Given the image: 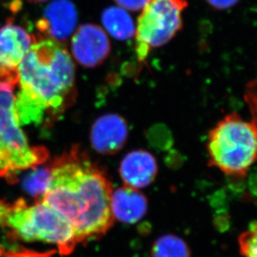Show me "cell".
I'll use <instances>...</instances> for the list:
<instances>
[{"label": "cell", "mask_w": 257, "mask_h": 257, "mask_svg": "<svg viewBox=\"0 0 257 257\" xmlns=\"http://www.w3.org/2000/svg\"><path fill=\"white\" fill-rule=\"evenodd\" d=\"M51 178L40 202L65 218L77 244L104 236L114 224L112 189L101 170L78 149L56 159Z\"/></svg>", "instance_id": "cell-1"}, {"label": "cell", "mask_w": 257, "mask_h": 257, "mask_svg": "<svg viewBox=\"0 0 257 257\" xmlns=\"http://www.w3.org/2000/svg\"><path fill=\"white\" fill-rule=\"evenodd\" d=\"M15 111L20 125L40 124L62 113L74 93V64L64 45L36 41L19 69Z\"/></svg>", "instance_id": "cell-2"}, {"label": "cell", "mask_w": 257, "mask_h": 257, "mask_svg": "<svg viewBox=\"0 0 257 257\" xmlns=\"http://www.w3.org/2000/svg\"><path fill=\"white\" fill-rule=\"evenodd\" d=\"M208 165L226 176L244 178L257 161V125L236 113L223 118L209 132Z\"/></svg>", "instance_id": "cell-3"}, {"label": "cell", "mask_w": 257, "mask_h": 257, "mask_svg": "<svg viewBox=\"0 0 257 257\" xmlns=\"http://www.w3.org/2000/svg\"><path fill=\"white\" fill-rule=\"evenodd\" d=\"M13 240L56 244L60 255H69L76 246L74 230L60 213L41 202L28 205L20 198L9 203L5 229Z\"/></svg>", "instance_id": "cell-4"}, {"label": "cell", "mask_w": 257, "mask_h": 257, "mask_svg": "<svg viewBox=\"0 0 257 257\" xmlns=\"http://www.w3.org/2000/svg\"><path fill=\"white\" fill-rule=\"evenodd\" d=\"M15 87L0 84V177L15 181L18 174L47 161L48 151L29 143L15 111Z\"/></svg>", "instance_id": "cell-5"}, {"label": "cell", "mask_w": 257, "mask_h": 257, "mask_svg": "<svg viewBox=\"0 0 257 257\" xmlns=\"http://www.w3.org/2000/svg\"><path fill=\"white\" fill-rule=\"evenodd\" d=\"M188 5L187 0H149L136 25V52L140 62L182 30V15Z\"/></svg>", "instance_id": "cell-6"}, {"label": "cell", "mask_w": 257, "mask_h": 257, "mask_svg": "<svg viewBox=\"0 0 257 257\" xmlns=\"http://www.w3.org/2000/svg\"><path fill=\"white\" fill-rule=\"evenodd\" d=\"M35 42L27 30L11 21L0 28V84L17 85L19 67Z\"/></svg>", "instance_id": "cell-7"}, {"label": "cell", "mask_w": 257, "mask_h": 257, "mask_svg": "<svg viewBox=\"0 0 257 257\" xmlns=\"http://www.w3.org/2000/svg\"><path fill=\"white\" fill-rule=\"evenodd\" d=\"M110 49L109 38L99 25L84 24L72 35V54L77 62L84 67L99 66L109 56Z\"/></svg>", "instance_id": "cell-8"}, {"label": "cell", "mask_w": 257, "mask_h": 257, "mask_svg": "<svg viewBox=\"0 0 257 257\" xmlns=\"http://www.w3.org/2000/svg\"><path fill=\"white\" fill-rule=\"evenodd\" d=\"M78 24V11L71 0H54L46 6L36 24L45 39L62 44L69 40Z\"/></svg>", "instance_id": "cell-9"}, {"label": "cell", "mask_w": 257, "mask_h": 257, "mask_svg": "<svg viewBox=\"0 0 257 257\" xmlns=\"http://www.w3.org/2000/svg\"><path fill=\"white\" fill-rule=\"evenodd\" d=\"M128 133V125L123 117L116 114H104L93 124L90 142L99 154L113 155L124 147Z\"/></svg>", "instance_id": "cell-10"}, {"label": "cell", "mask_w": 257, "mask_h": 257, "mask_svg": "<svg viewBox=\"0 0 257 257\" xmlns=\"http://www.w3.org/2000/svg\"><path fill=\"white\" fill-rule=\"evenodd\" d=\"M158 171L157 162L146 151H134L122 160L119 173L126 186L134 189L145 188L156 179Z\"/></svg>", "instance_id": "cell-11"}, {"label": "cell", "mask_w": 257, "mask_h": 257, "mask_svg": "<svg viewBox=\"0 0 257 257\" xmlns=\"http://www.w3.org/2000/svg\"><path fill=\"white\" fill-rule=\"evenodd\" d=\"M147 210V199L136 189L124 186L112 192V215L119 221L135 224L146 215Z\"/></svg>", "instance_id": "cell-12"}, {"label": "cell", "mask_w": 257, "mask_h": 257, "mask_svg": "<svg viewBox=\"0 0 257 257\" xmlns=\"http://www.w3.org/2000/svg\"><path fill=\"white\" fill-rule=\"evenodd\" d=\"M101 21L107 32L116 40L126 41L136 35V25L133 19L122 8H106L102 12Z\"/></svg>", "instance_id": "cell-13"}, {"label": "cell", "mask_w": 257, "mask_h": 257, "mask_svg": "<svg viewBox=\"0 0 257 257\" xmlns=\"http://www.w3.org/2000/svg\"><path fill=\"white\" fill-rule=\"evenodd\" d=\"M151 257H191L187 243L176 235H164L155 241Z\"/></svg>", "instance_id": "cell-14"}, {"label": "cell", "mask_w": 257, "mask_h": 257, "mask_svg": "<svg viewBox=\"0 0 257 257\" xmlns=\"http://www.w3.org/2000/svg\"><path fill=\"white\" fill-rule=\"evenodd\" d=\"M34 171L29 174L25 180L23 186L26 192L34 196L36 202H40L45 192L50 186L51 171L50 167H35Z\"/></svg>", "instance_id": "cell-15"}, {"label": "cell", "mask_w": 257, "mask_h": 257, "mask_svg": "<svg viewBox=\"0 0 257 257\" xmlns=\"http://www.w3.org/2000/svg\"><path fill=\"white\" fill-rule=\"evenodd\" d=\"M242 257H257V221H254L238 239Z\"/></svg>", "instance_id": "cell-16"}, {"label": "cell", "mask_w": 257, "mask_h": 257, "mask_svg": "<svg viewBox=\"0 0 257 257\" xmlns=\"http://www.w3.org/2000/svg\"><path fill=\"white\" fill-rule=\"evenodd\" d=\"M245 99L252 115V121L257 125V79L247 84Z\"/></svg>", "instance_id": "cell-17"}, {"label": "cell", "mask_w": 257, "mask_h": 257, "mask_svg": "<svg viewBox=\"0 0 257 257\" xmlns=\"http://www.w3.org/2000/svg\"><path fill=\"white\" fill-rule=\"evenodd\" d=\"M56 253V250H51L45 252H38L35 250L19 247L13 250L5 251V257H52Z\"/></svg>", "instance_id": "cell-18"}, {"label": "cell", "mask_w": 257, "mask_h": 257, "mask_svg": "<svg viewBox=\"0 0 257 257\" xmlns=\"http://www.w3.org/2000/svg\"><path fill=\"white\" fill-rule=\"evenodd\" d=\"M149 0H114L119 7L126 11L137 12L142 10Z\"/></svg>", "instance_id": "cell-19"}, {"label": "cell", "mask_w": 257, "mask_h": 257, "mask_svg": "<svg viewBox=\"0 0 257 257\" xmlns=\"http://www.w3.org/2000/svg\"><path fill=\"white\" fill-rule=\"evenodd\" d=\"M213 10H230L231 8L235 7L240 0H204Z\"/></svg>", "instance_id": "cell-20"}, {"label": "cell", "mask_w": 257, "mask_h": 257, "mask_svg": "<svg viewBox=\"0 0 257 257\" xmlns=\"http://www.w3.org/2000/svg\"><path fill=\"white\" fill-rule=\"evenodd\" d=\"M27 1L32 4H42V3L47 2L49 0H27Z\"/></svg>", "instance_id": "cell-21"}, {"label": "cell", "mask_w": 257, "mask_h": 257, "mask_svg": "<svg viewBox=\"0 0 257 257\" xmlns=\"http://www.w3.org/2000/svg\"><path fill=\"white\" fill-rule=\"evenodd\" d=\"M5 249H4V248H3L2 246H1V245H0V257L4 256V255H5Z\"/></svg>", "instance_id": "cell-22"}]
</instances>
